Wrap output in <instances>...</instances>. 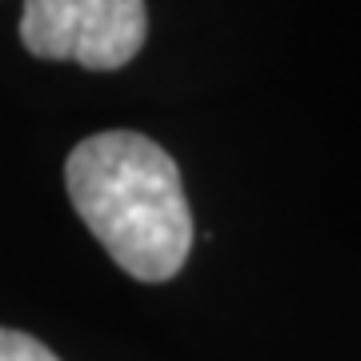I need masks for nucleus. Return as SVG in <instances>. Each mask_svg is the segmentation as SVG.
<instances>
[{"mask_svg":"<svg viewBox=\"0 0 361 361\" xmlns=\"http://www.w3.org/2000/svg\"><path fill=\"white\" fill-rule=\"evenodd\" d=\"M149 37L145 0H25L20 40L40 61H77L92 73L125 68Z\"/></svg>","mask_w":361,"mask_h":361,"instance_id":"2","label":"nucleus"},{"mask_svg":"<svg viewBox=\"0 0 361 361\" xmlns=\"http://www.w3.org/2000/svg\"><path fill=\"white\" fill-rule=\"evenodd\" d=\"M0 361H61L44 341L20 329H0Z\"/></svg>","mask_w":361,"mask_h":361,"instance_id":"3","label":"nucleus"},{"mask_svg":"<svg viewBox=\"0 0 361 361\" xmlns=\"http://www.w3.org/2000/svg\"><path fill=\"white\" fill-rule=\"evenodd\" d=\"M65 189L85 229L137 281H169L193 249V209L177 161L145 133L109 129L68 153Z\"/></svg>","mask_w":361,"mask_h":361,"instance_id":"1","label":"nucleus"}]
</instances>
